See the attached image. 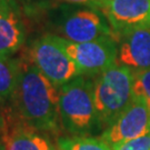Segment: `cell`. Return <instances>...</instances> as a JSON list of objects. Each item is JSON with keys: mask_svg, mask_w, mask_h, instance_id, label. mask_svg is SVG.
I'll list each match as a JSON object with an SVG mask.
<instances>
[{"mask_svg": "<svg viewBox=\"0 0 150 150\" xmlns=\"http://www.w3.org/2000/svg\"><path fill=\"white\" fill-rule=\"evenodd\" d=\"M10 101L22 125L54 134L61 130L58 89L30 59H20L19 76Z\"/></svg>", "mask_w": 150, "mask_h": 150, "instance_id": "obj_1", "label": "cell"}, {"mask_svg": "<svg viewBox=\"0 0 150 150\" xmlns=\"http://www.w3.org/2000/svg\"><path fill=\"white\" fill-rule=\"evenodd\" d=\"M58 93L62 130L69 136H92L102 131L93 99V79L78 76L59 88Z\"/></svg>", "mask_w": 150, "mask_h": 150, "instance_id": "obj_2", "label": "cell"}, {"mask_svg": "<svg viewBox=\"0 0 150 150\" xmlns=\"http://www.w3.org/2000/svg\"><path fill=\"white\" fill-rule=\"evenodd\" d=\"M134 71L116 64L93 79V99L102 131L118 118L134 98Z\"/></svg>", "mask_w": 150, "mask_h": 150, "instance_id": "obj_3", "label": "cell"}, {"mask_svg": "<svg viewBox=\"0 0 150 150\" xmlns=\"http://www.w3.org/2000/svg\"><path fill=\"white\" fill-rule=\"evenodd\" d=\"M28 58L58 90L64 83L82 75L57 35L38 38L29 49Z\"/></svg>", "mask_w": 150, "mask_h": 150, "instance_id": "obj_4", "label": "cell"}, {"mask_svg": "<svg viewBox=\"0 0 150 150\" xmlns=\"http://www.w3.org/2000/svg\"><path fill=\"white\" fill-rule=\"evenodd\" d=\"M57 36L71 42H87L105 37L117 38L105 13L88 7L67 11L57 23Z\"/></svg>", "mask_w": 150, "mask_h": 150, "instance_id": "obj_5", "label": "cell"}, {"mask_svg": "<svg viewBox=\"0 0 150 150\" xmlns=\"http://www.w3.org/2000/svg\"><path fill=\"white\" fill-rule=\"evenodd\" d=\"M60 41L83 76H98L117 64V38L105 37L87 42H71L60 37Z\"/></svg>", "mask_w": 150, "mask_h": 150, "instance_id": "obj_6", "label": "cell"}, {"mask_svg": "<svg viewBox=\"0 0 150 150\" xmlns=\"http://www.w3.org/2000/svg\"><path fill=\"white\" fill-rule=\"evenodd\" d=\"M148 131H150V108L142 99L134 97L118 118L102 131L100 138L112 149L113 147L140 137Z\"/></svg>", "mask_w": 150, "mask_h": 150, "instance_id": "obj_7", "label": "cell"}, {"mask_svg": "<svg viewBox=\"0 0 150 150\" xmlns=\"http://www.w3.org/2000/svg\"><path fill=\"white\" fill-rule=\"evenodd\" d=\"M102 12L115 35L150 29V0H107Z\"/></svg>", "mask_w": 150, "mask_h": 150, "instance_id": "obj_8", "label": "cell"}, {"mask_svg": "<svg viewBox=\"0 0 150 150\" xmlns=\"http://www.w3.org/2000/svg\"><path fill=\"white\" fill-rule=\"evenodd\" d=\"M117 64L134 72L150 68V29H139L117 37Z\"/></svg>", "mask_w": 150, "mask_h": 150, "instance_id": "obj_9", "label": "cell"}, {"mask_svg": "<svg viewBox=\"0 0 150 150\" xmlns=\"http://www.w3.org/2000/svg\"><path fill=\"white\" fill-rule=\"evenodd\" d=\"M25 41V27L18 8L0 7V54L11 56Z\"/></svg>", "mask_w": 150, "mask_h": 150, "instance_id": "obj_10", "label": "cell"}, {"mask_svg": "<svg viewBox=\"0 0 150 150\" xmlns=\"http://www.w3.org/2000/svg\"><path fill=\"white\" fill-rule=\"evenodd\" d=\"M6 150H58L42 132L18 125L5 139Z\"/></svg>", "mask_w": 150, "mask_h": 150, "instance_id": "obj_11", "label": "cell"}, {"mask_svg": "<svg viewBox=\"0 0 150 150\" xmlns=\"http://www.w3.org/2000/svg\"><path fill=\"white\" fill-rule=\"evenodd\" d=\"M20 60L10 56L0 54V100L2 103L10 101L15 92L19 76Z\"/></svg>", "mask_w": 150, "mask_h": 150, "instance_id": "obj_12", "label": "cell"}, {"mask_svg": "<svg viewBox=\"0 0 150 150\" xmlns=\"http://www.w3.org/2000/svg\"><path fill=\"white\" fill-rule=\"evenodd\" d=\"M58 150H112L101 138L92 136H67L57 140Z\"/></svg>", "mask_w": 150, "mask_h": 150, "instance_id": "obj_13", "label": "cell"}, {"mask_svg": "<svg viewBox=\"0 0 150 150\" xmlns=\"http://www.w3.org/2000/svg\"><path fill=\"white\" fill-rule=\"evenodd\" d=\"M134 97H138L150 108V68L134 72Z\"/></svg>", "mask_w": 150, "mask_h": 150, "instance_id": "obj_14", "label": "cell"}, {"mask_svg": "<svg viewBox=\"0 0 150 150\" xmlns=\"http://www.w3.org/2000/svg\"><path fill=\"white\" fill-rule=\"evenodd\" d=\"M112 150H150V131L134 139L127 140L113 147Z\"/></svg>", "mask_w": 150, "mask_h": 150, "instance_id": "obj_15", "label": "cell"}, {"mask_svg": "<svg viewBox=\"0 0 150 150\" xmlns=\"http://www.w3.org/2000/svg\"><path fill=\"white\" fill-rule=\"evenodd\" d=\"M62 2L69 4V5L79 6V7H88V8H93L98 10H103L107 0H60Z\"/></svg>", "mask_w": 150, "mask_h": 150, "instance_id": "obj_16", "label": "cell"}, {"mask_svg": "<svg viewBox=\"0 0 150 150\" xmlns=\"http://www.w3.org/2000/svg\"><path fill=\"white\" fill-rule=\"evenodd\" d=\"M0 7H4V8H17V0H0Z\"/></svg>", "mask_w": 150, "mask_h": 150, "instance_id": "obj_17", "label": "cell"}, {"mask_svg": "<svg viewBox=\"0 0 150 150\" xmlns=\"http://www.w3.org/2000/svg\"><path fill=\"white\" fill-rule=\"evenodd\" d=\"M1 105H2V102L0 100V107H1ZM2 122H4V120H2V113H1V109H0V128L2 127Z\"/></svg>", "mask_w": 150, "mask_h": 150, "instance_id": "obj_18", "label": "cell"}, {"mask_svg": "<svg viewBox=\"0 0 150 150\" xmlns=\"http://www.w3.org/2000/svg\"><path fill=\"white\" fill-rule=\"evenodd\" d=\"M0 150H6L5 141H2V140H0Z\"/></svg>", "mask_w": 150, "mask_h": 150, "instance_id": "obj_19", "label": "cell"}]
</instances>
